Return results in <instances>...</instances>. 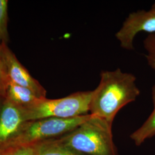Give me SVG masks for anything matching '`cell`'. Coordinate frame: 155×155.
I'll return each instance as SVG.
<instances>
[{
	"label": "cell",
	"mask_w": 155,
	"mask_h": 155,
	"mask_svg": "<svg viewBox=\"0 0 155 155\" xmlns=\"http://www.w3.org/2000/svg\"><path fill=\"white\" fill-rule=\"evenodd\" d=\"M100 82L92 91L89 114L113 124L117 113L124 106L136 100L140 94L135 76L120 68L102 71Z\"/></svg>",
	"instance_id": "cell-1"
},
{
	"label": "cell",
	"mask_w": 155,
	"mask_h": 155,
	"mask_svg": "<svg viewBox=\"0 0 155 155\" xmlns=\"http://www.w3.org/2000/svg\"><path fill=\"white\" fill-rule=\"evenodd\" d=\"M58 139L83 155H118L113 139L112 124L97 116L91 114L75 129Z\"/></svg>",
	"instance_id": "cell-2"
},
{
	"label": "cell",
	"mask_w": 155,
	"mask_h": 155,
	"mask_svg": "<svg viewBox=\"0 0 155 155\" xmlns=\"http://www.w3.org/2000/svg\"><path fill=\"white\" fill-rule=\"evenodd\" d=\"M92 91H77L58 99L44 98L24 109L27 121L47 118L69 119L89 114Z\"/></svg>",
	"instance_id": "cell-3"
},
{
	"label": "cell",
	"mask_w": 155,
	"mask_h": 155,
	"mask_svg": "<svg viewBox=\"0 0 155 155\" xmlns=\"http://www.w3.org/2000/svg\"><path fill=\"white\" fill-rule=\"evenodd\" d=\"M90 116L89 114L69 119L47 118L27 121L16 137L5 145L32 144L60 138L75 129Z\"/></svg>",
	"instance_id": "cell-4"
},
{
	"label": "cell",
	"mask_w": 155,
	"mask_h": 155,
	"mask_svg": "<svg viewBox=\"0 0 155 155\" xmlns=\"http://www.w3.org/2000/svg\"><path fill=\"white\" fill-rule=\"evenodd\" d=\"M140 32L155 33V2L148 11L141 10L130 13L115 36L122 48L133 50L134 39Z\"/></svg>",
	"instance_id": "cell-5"
},
{
	"label": "cell",
	"mask_w": 155,
	"mask_h": 155,
	"mask_svg": "<svg viewBox=\"0 0 155 155\" xmlns=\"http://www.w3.org/2000/svg\"><path fill=\"white\" fill-rule=\"evenodd\" d=\"M1 54L7 76L11 82L31 89L41 98H46V90L21 64L8 45L1 43Z\"/></svg>",
	"instance_id": "cell-6"
},
{
	"label": "cell",
	"mask_w": 155,
	"mask_h": 155,
	"mask_svg": "<svg viewBox=\"0 0 155 155\" xmlns=\"http://www.w3.org/2000/svg\"><path fill=\"white\" fill-rule=\"evenodd\" d=\"M26 122L24 109L0 97V147L15 139Z\"/></svg>",
	"instance_id": "cell-7"
},
{
	"label": "cell",
	"mask_w": 155,
	"mask_h": 155,
	"mask_svg": "<svg viewBox=\"0 0 155 155\" xmlns=\"http://www.w3.org/2000/svg\"><path fill=\"white\" fill-rule=\"evenodd\" d=\"M1 97L23 109L28 108L41 99L31 89L13 83L9 80Z\"/></svg>",
	"instance_id": "cell-8"
},
{
	"label": "cell",
	"mask_w": 155,
	"mask_h": 155,
	"mask_svg": "<svg viewBox=\"0 0 155 155\" xmlns=\"http://www.w3.org/2000/svg\"><path fill=\"white\" fill-rule=\"evenodd\" d=\"M33 147L34 155H83L62 143L59 139L34 143Z\"/></svg>",
	"instance_id": "cell-9"
},
{
	"label": "cell",
	"mask_w": 155,
	"mask_h": 155,
	"mask_svg": "<svg viewBox=\"0 0 155 155\" xmlns=\"http://www.w3.org/2000/svg\"><path fill=\"white\" fill-rule=\"evenodd\" d=\"M152 98L154 106L153 110L143 125L130 136L137 146L141 145L147 139L155 136V84L152 89Z\"/></svg>",
	"instance_id": "cell-10"
},
{
	"label": "cell",
	"mask_w": 155,
	"mask_h": 155,
	"mask_svg": "<svg viewBox=\"0 0 155 155\" xmlns=\"http://www.w3.org/2000/svg\"><path fill=\"white\" fill-rule=\"evenodd\" d=\"M8 21V1L0 0V41L6 45L9 41Z\"/></svg>",
	"instance_id": "cell-11"
},
{
	"label": "cell",
	"mask_w": 155,
	"mask_h": 155,
	"mask_svg": "<svg viewBox=\"0 0 155 155\" xmlns=\"http://www.w3.org/2000/svg\"><path fill=\"white\" fill-rule=\"evenodd\" d=\"M33 144L5 145L0 147V155H34Z\"/></svg>",
	"instance_id": "cell-12"
},
{
	"label": "cell",
	"mask_w": 155,
	"mask_h": 155,
	"mask_svg": "<svg viewBox=\"0 0 155 155\" xmlns=\"http://www.w3.org/2000/svg\"><path fill=\"white\" fill-rule=\"evenodd\" d=\"M144 47L147 54L145 58L148 65L155 70V33H150L144 40Z\"/></svg>",
	"instance_id": "cell-13"
},
{
	"label": "cell",
	"mask_w": 155,
	"mask_h": 155,
	"mask_svg": "<svg viewBox=\"0 0 155 155\" xmlns=\"http://www.w3.org/2000/svg\"><path fill=\"white\" fill-rule=\"evenodd\" d=\"M1 42L0 41V97L2 96L4 94V90L9 81L6 72L5 67L1 54Z\"/></svg>",
	"instance_id": "cell-14"
}]
</instances>
